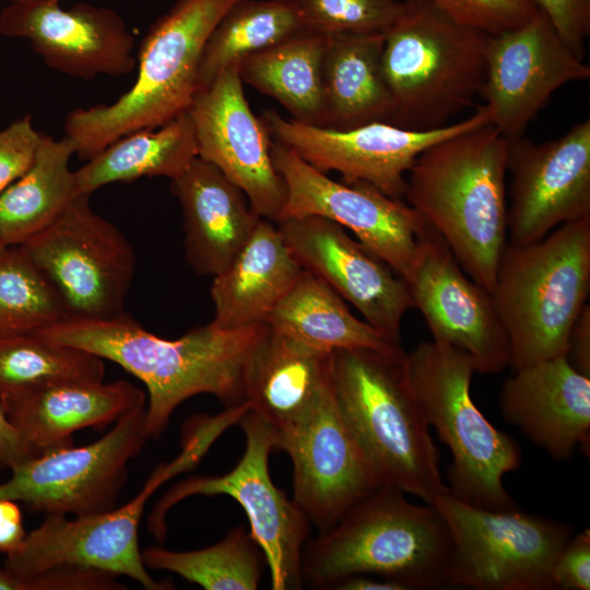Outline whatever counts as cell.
Returning a JSON list of instances; mask_svg holds the SVG:
<instances>
[{"mask_svg": "<svg viewBox=\"0 0 590 590\" xmlns=\"http://www.w3.org/2000/svg\"><path fill=\"white\" fill-rule=\"evenodd\" d=\"M170 190L181 208L186 261L196 273L215 276L229 266L261 217L240 188L200 157L170 180Z\"/></svg>", "mask_w": 590, "mask_h": 590, "instance_id": "cb8c5ba5", "label": "cell"}, {"mask_svg": "<svg viewBox=\"0 0 590 590\" xmlns=\"http://www.w3.org/2000/svg\"><path fill=\"white\" fill-rule=\"evenodd\" d=\"M0 590H27L25 583L17 576L8 571L4 567L0 569Z\"/></svg>", "mask_w": 590, "mask_h": 590, "instance_id": "bcb514c9", "label": "cell"}, {"mask_svg": "<svg viewBox=\"0 0 590 590\" xmlns=\"http://www.w3.org/2000/svg\"><path fill=\"white\" fill-rule=\"evenodd\" d=\"M0 34L27 39L47 67L73 78L123 76L137 68L134 37L108 7L9 3Z\"/></svg>", "mask_w": 590, "mask_h": 590, "instance_id": "7402d4cb", "label": "cell"}, {"mask_svg": "<svg viewBox=\"0 0 590 590\" xmlns=\"http://www.w3.org/2000/svg\"><path fill=\"white\" fill-rule=\"evenodd\" d=\"M266 326L314 350H390L393 342L356 318L345 300L324 281L303 270L268 315Z\"/></svg>", "mask_w": 590, "mask_h": 590, "instance_id": "f1b7e54d", "label": "cell"}, {"mask_svg": "<svg viewBox=\"0 0 590 590\" xmlns=\"http://www.w3.org/2000/svg\"><path fill=\"white\" fill-rule=\"evenodd\" d=\"M198 157L192 120L187 110L165 125L127 134L74 170L79 193L92 194L113 182L141 177L181 175Z\"/></svg>", "mask_w": 590, "mask_h": 590, "instance_id": "4dcf8cb0", "label": "cell"}, {"mask_svg": "<svg viewBox=\"0 0 590 590\" xmlns=\"http://www.w3.org/2000/svg\"><path fill=\"white\" fill-rule=\"evenodd\" d=\"M103 361L34 332L0 335V400L62 382L103 381Z\"/></svg>", "mask_w": 590, "mask_h": 590, "instance_id": "836d02e7", "label": "cell"}, {"mask_svg": "<svg viewBox=\"0 0 590 590\" xmlns=\"http://www.w3.org/2000/svg\"><path fill=\"white\" fill-rule=\"evenodd\" d=\"M385 34L382 69L393 101L390 123L434 130L473 105L486 74L491 35L459 23L429 0H404Z\"/></svg>", "mask_w": 590, "mask_h": 590, "instance_id": "52a82bcc", "label": "cell"}, {"mask_svg": "<svg viewBox=\"0 0 590 590\" xmlns=\"http://www.w3.org/2000/svg\"><path fill=\"white\" fill-rule=\"evenodd\" d=\"M509 140L487 123L424 150L406 175L408 204L491 294L507 244Z\"/></svg>", "mask_w": 590, "mask_h": 590, "instance_id": "7a4b0ae2", "label": "cell"}, {"mask_svg": "<svg viewBox=\"0 0 590 590\" xmlns=\"http://www.w3.org/2000/svg\"><path fill=\"white\" fill-rule=\"evenodd\" d=\"M333 590H404L400 585L370 575H354L338 582Z\"/></svg>", "mask_w": 590, "mask_h": 590, "instance_id": "f6af8a7d", "label": "cell"}, {"mask_svg": "<svg viewBox=\"0 0 590 590\" xmlns=\"http://www.w3.org/2000/svg\"><path fill=\"white\" fill-rule=\"evenodd\" d=\"M174 473L170 464L161 465L137 496L108 511L74 519L47 515L7 554L4 568L22 579L27 590H34L30 577L54 568L72 567L127 576L148 590L174 588L170 581H157L149 574L138 538L148 499Z\"/></svg>", "mask_w": 590, "mask_h": 590, "instance_id": "5bb4252c", "label": "cell"}, {"mask_svg": "<svg viewBox=\"0 0 590 590\" xmlns=\"http://www.w3.org/2000/svg\"><path fill=\"white\" fill-rule=\"evenodd\" d=\"M401 345L332 352L340 409L381 485L433 504L449 492Z\"/></svg>", "mask_w": 590, "mask_h": 590, "instance_id": "277c9868", "label": "cell"}, {"mask_svg": "<svg viewBox=\"0 0 590 590\" xmlns=\"http://www.w3.org/2000/svg\"><path fill=\"white\" fill-rule=\"evenodd\" d=\"M452 539L436 506L417 505L381 485L302 552L304 586L333 589L354 575L396 582L404 590L448 587Z\"/></svg>", "mask_w": 590, "mask_h": 590, "instance_id": "3957f363", "label": "cell"}, {"mask_svg": "<svg viewBox=\"0 0 590 590\" xmlns=\"http://www.w3.org/2000/svg\"><path fill=\"white\" fill-rule=\"evenodd\" d=\"M43 133L25 116L0 131V194L32 165Z\"/></svg>", "mask_w": 590, "mask_h": 590, "instance_id": "f35d334b", "label": "cell"}, {"mask_svg": "<svg viewBox=\"0 0 590 590\" xmlns=\"http://www.w3.org/2000/svg\"><path fill=\"white\" fill-rule=\"evenodd\" d=\"M52 284L70 318L125 312L137 256L126 236L79 194L47 227L20 245Z\"/></svg>", "mask_w": 590, "mask_h": 590, "instance_id": "8fae6325", "label": "cell"}, {"mask_svg": "<svg viewBox=\"0 0 590 590\" xmlns=\"http://www.w3.org/2000/svg\"><path fill=\"white\" fill-rule=\"evenodd\" d=\"M590 78V67L562 40L541 10L527 23L491 35L480 96L508 140L522 137L555 91Z\"/></svg>", "mask_w": 590, "mask_h": 590, "instance_id": "d6986e66", "label": "cell"}, {"mask_svg": "<svg viewBox=\"0 0 590 590\" xmlns=\"http://www.w3.org/2000/svg\"><path fill=\"white\" fill-rule=\"evenodd\" d=\"M271 138L327 174L344 182L365 181L385 194L402 199L406 175L417 156L449 137L489 123L483 105L468 118L434 130H411L385 121L350 129L305 125L274 110L261 117Z\"/></svg>", "mask_w": 590, "mask_h": 590, "instance_id": "9a60e30c", "label": "cell"}, {"mask_svg": "<svg viewBox=\"0 0 590 590\" xmlns=\"http://www.w3.org/2000/svg\"><path fill=\"white\" fill-rule=\"evenodd\" d=\"M385 34L330 36L323 60L326 127L389 122L393 101L382 69Z\"/></svg>", "mask_w": 590, "mask_h": 590, "instance_id": "83f0119b", "label": "cell"}, {"mask_svg": "<svg viewBox=\"0 0 590 590\" xmlns=\"http://www.w3.org/2000/svg\"><path fill=\"white\" fill-rule=\"evenodd\" d=\"M34 456L72 446V434L105 428L146 406L142 389L127 380L70 381L1 400Z\"/></svg>", "mask_w": 590, "mask_h": 590, "instance_id": "d4e9b609", "label": "cell"}, {"mask_svg": "<svg viewBox=\"0 0 590 590\" xmlns=\"http://www.w3.org/2000/svg\"><path fill=\"white\" fill-rule=\"evenodd\" d=\"M453 20L489 35L517 28L540 11L534 0H429Z\"/></svg>", "mask_w": 590, "mask_h": 590, "instance_id": "74e56055", "label": "cell"}, {"mask_svg": "<svg viewBox=\"0 0 590 590\" xmlns=\"http://www.w3.org/2000/svg\"><path fill=\"white\" fill-rule=\"evenodd\" d=\"M238 0H176L152 25L137 55L134 84L110 105L71 110L64 137L88 161L116 140L156 129L187 110L198 90L205 44Z\"/></svg>", "mask_w": 590, "mask_h": 590, "instance_id": "5b68a950", "label": "cell"}, {"mask_svg": "<svg viewBox=\"0 0 590 590\" xmlns=\"http://www.w3.org/2000/svg\"><path fill=\"white\" fill-rule=\"evenodd\" d=\"M330 36L304 30L238 63L243 82L280 102L292 119L326 127L323 60Z\"/></svg>", "mask_w": 590, "mask_h": 590, "instance_id": "f546056e", "label": "cell"}, {"mask_svg": "<svg viewBox=\"0 0 590 590\" xmlns=\"http://www.w3.org/2000/svg\"><path fill=\"white\" fill-rule=\"evenodd\" d=\"M406 284L413 308L423 315L433 341L467 353L477 373H500L509 366V341L492 294L463 271L442 237L427 224Z\"/></svg>", "mask_w": 590, "mask_h": 590, "instance_id": "ac0fdd59", "label": "cell"}, {"mask_svg": "<svg viewBox=\"0 0 590 590\" xmlns=\"http://www.w3.org/2000/svg\"><path fill=\"white\" fill-rule=\"evenodd\" d=\"M72 142L43 134L30 168L0 194V238L20 246L52 223L79 196Z\"/></svg>", "mask_w": 590, "mask_h": 590, "instance_id": "1f68e13d", "label": "cell"}, {"mask_svg": "<svg viewBox=\"0 0 590 590\" xmlns=\"http://www.w3.org/2000/svg\"><path fill=\"white\" fill-rule=\"evenodd\" d=\"M502 414L555 460L589 449L590 377L558 356L515 370L499 398Z\"/></svg>", "mask_w": 590, "mask_h": 590, "instance_id": "603a6c76", "label": "cell"}, {"mask_svg": "<svg viewBox=\"0 0 590 590\" xmlns=\"http://www.w3.org/2000/svg\"><path fill=\"white\" fill-rule=\"evenodd\" d=\"M507 170L508 243H534L564 223L590 215V119L547 142L524 135L509 140Z\"/></svg>", "mask_w": 590, "mask_h": 590, "instance_id": "ffe728a7", "label": "cell"}, {"mask_svg": "<svg viewBox=\"0 0 590 590\" xmlns=\"http://www.w3.org/2000/svg\"><path fill=\"white\" fill-rule=\"evenodd\" d=\"M8 246L2 241V239L0 238V258L5 253V251L8 250Z\"/></svg>", "mask_w": 590, "mask_h": 590, "instance_id": "c3c4849f", "label": "cell"}, {"mask_svg": "<svg viewBox=\"0 0 590 590\" xmlns=\"http://www.w3.org/2000/svg\"><path fill=\"white\" fill-rule=\"evenodd\" d=\"M590 291V215L529 244L508 243L492 292L515 370L566 356Z\"/></svg>", "mask_w": 590, "mask_h": 590, "instance_id": "8992f818", "label": "cell"}, {"mask_svg": "<svg viewBox=\"0 0 590 590\" xmlns=\"http://www.w3.org/2000/svg\"><path fill=\"white\" fill-rule=\"evenodd\" d=\"M332 353L267 330L246 376V404L278 440L304 422L332 387Z\"/></svg>", "mask_w": 590, "mask_h": 590, "instance_id": "484cf974", "label": "cell"}, {"mask_svg": "<svg viewBox=\"0 0 590 590\" xmlns=\"http://www.w3.org/2000/svg\"><path fill=\"white\" fill-rule=\"evenodd\" d=\"M406 364L423 414L452 456L447 472L449 493L484 509H517L503 480L519 468L521 452L473 402L470 389L475 367L471 357L430 341L409 353Z\"/></svg>", "mask_w": 590, "mask_h": 590, "instance_id": "ba28073f", "label": "cell"}, {"mask_svg": "<svg viewBox=\"0 0 590 590\" xmlns=\"http://www.w3.org/2000/svg\"><path fill=\"white\" fill-rule=\"evenodd\" d=\"M238 423L246 447L234 469L223 475H194L176 483L155 504L149 516V530L161 541L166 534L165 515L175 504L193 495H227L246 512L249 532L269 566L271 589H302L300 558L310 539V522L271 480L269 456L276 448L272 428L250 409L239 416Z\"/></svg>", "mask_w": 590, "mask_h": 590, "instance_id": "30bf717a", "label": "cell"}, {"mask_svg": "<svg viewBox=\"0 0 590 590\" xmlns=\"http://www.w3.org/2000/svg\"><path fill=\"white\" fill-rule=\"evenodd\" d=\"M566 357L571 366L590 377V306L586 305L574 322L568 337Z\"/></svg>", "mask_w": 590, "mask_h": 590, "instance_id": "7bdbcfd3", "label": "cell"}, {"mask_svg": "<svg viewBox=\"0 0 590 590\" xmlns=\"http://www.w3.org/2000/svg\"><path fill=\"white\" fill-rule=\"evenodd\" d=\"M26 535L16 502L0 497V553L14 551Z\"/></svg>", "mask_w": 590, "mask_h": 590, "instance_id": "ee69618b", "label": "cell"}, {"mask_svg": "<svg viewBox=\"0 0 590 590\" xmlns=\"http://www.w3.org/2000/svg\"><path fill=\"white\" fill-rule=\"evenodd\" d=\"M305 30L328 36L386 34L402 16L399 0H294Z\"/></svg>", "mask_w": 590, "mask_h": 590, "instance_id": "8d00e7d4", "label": "cell"}, {"mask_svg": "<svg viewBox=\"0 0 590 590\" xmlns=\"http://www.w3.org/2000/svg\"><path fill=\"white\" fill-rule=\"evenodd\" d=\"M562 40L580 59L590 35V0H534Z\"/></svg>", "mask_w": 590, "mask_h": 590, "instance_id": "ab89813d", "label": "cell"}, {"mask_svg": "<svg viewBox=\"0 0 590 590\" xmlns=\"http://www.w3.org/2000/svg\"><path fill=\"white\" fill-rule=\"evenodd\" d=\"M275 224L304 270L352 304L375 330L400 343L402 319L413 305L406 282L387 262L322 216Z\"/></svg>", "mask_w": 590, "mask_h": 590, "instance_id": "44dd1931", "label": "cell"}, {"mask_svg": "<svg viewBox=\"0 0 590 590\" xmlns=\"http://www.w3.org/2000/svg\"><path fill=\"white\" fill-rule=\"evenodd\" d=\"M552 579L554 589H590V530L573 534L557 556Z\"/></svg>", "mask_w": 590, "mask_h": 590, "instance_id": "60d3db41", "label": "cell"}, {"mask_svg": "<svg viewBox=\"0 0 590 590\" xmlns=\"http://www.w3.org/2000/svg\"><path fill=\"white\" fill-rule=\"evenodd\" d=\"M303 270L276 224L261 217L229 266L213 276L211 322L226 330L263 324Z\"/></svg>", "mask_w": 590, "mask_h": 590, "instance_id": "4316f807", "label": "cell"}, {"mask_svg": "<svg viewBox=\"0 0 590 590\" xmlns=\"http://www.w3.org/2000/svg\"><path fill=\"white\" fill-rule=\"evenodd\" d=\"M238 63L222 70L198 90L187 111L192 120L198 157L219 168L240 188L251 209L276 222L286 189L271 158L272 138L249 107Z\"/></svg>", "mask_w": 590, "mask_h": 590, "instance_id": "2e32d148", "label": "cell"}, {"mask_svg": "<svg viewBox=\"0 0 590 590\" xmlns=\"http://www.w3.org/2000/svg\"><path fill=\"white\" fill-rule=\"evenodd\" d=\"M304 30L294 0H238L226 11L205 44L198 90L209 86L225 68Z\"/></svg>", "mask_w": 590, "mask_h": 590, "instance_id": "d6a6232c", "label": "cell"}, {"mask_svg": "<svg viewBox=\"0 0 590 590\" xmlns=\"http://www.w3.org/2000/svg\"><path fill=\"white\" fill-rule=\"evenodd\" d=\"M9 3L16 4H46V3H59L60 0H7Z\"/></svg>", "mask_w": 590, "mask_h": 590, "instance_id": "7dc6e473", "label": "cell"}, {"mask_svg": "<svg viewBox=\"0 0 590 590\" xmlns=\"http://www.w3.org/2000/svg\"><path fill=\"white\" fill-rule=\"evenodd\" d=\"M32 457L34 453L10 421L0 400V468L11 470Z\"/></svg>", "mask_w": 590, "mask_h": 590, "instance_id": "b9f144b4", "label": "cell"}, {"mask_svg": "<svg viewBox=\"0 0 590 590\" xmlns=\"http://www.w3.org/2000/svg\"><path fill=\"white\" fill-rule=\"evenodd\" d=\"M452 539L448 585L474 590H554L555 560L573 528L538 515L472 506L449 492L432 504Z\"/></svg>", "mask_w": 590, "mask_h": 590, "instance_id": "9c48e42d", "label": "cell"}, {"mask_svg": "<svg viewBox=\"0 0 590 590\" xmlns=\"http://www.w3.org/2000/svg\"><path fill=\"white\" fill-rule=\"evenodd\" d=\"M271 158L286 189L278 221L304 215L328 219L354 234L405 282L411 279L426 228L415 210L368 182L335 181L273 139Z\"/></svg>", "mask_w": 590, "mask_h": 590, "instance_id": "7c38bea8", "label": "cell"}, {"mask_svg": "<svg viewBox=\"0 0 590 590\" xmlns=\"http://www.w3.org/2000/svg\"><path fill=\"white\" fill-rule=\"evenodd\" d=\"M293 464V500L318 533L331 529L381 483L351 430L334 386L310 415L278 440Z\"/></svg>", "mask_w": 590, "mask_h": 590, "instance_id": "e0dca14e", "label": "cell"}, {"mask_svg": "<svg viewBox=\"0 0 590 590\" xmlns=\"http://www.w3.org/2000/svg\"><path fill=\"white\" fill-rule=\"evenodd\" d=\"M266 323L226 330L210 322L175 340L151 333L126 311L108 319L68 318L34 333L108 359L148 390L145 426L160 437L191 397L214 396L226 409L246 404V376Z\"/></svg>", "mask_w": 590, "mask_h": 590, "instance_id": "6da1fadb", "label": "cell"}, {"mask_svg": "<svg viewBox=\"0 0 590 590\" xmlns=\"http://www.w3.org/2000/svg\"><path fill=\"white\" fill-rule=\"evenodd\" d=\"M145 409L121 417L94 442L43 452L14 467L0 483V497L46 515L84 516L115 508L130 461L150 439Z\"/></svg>", "mask_w": 590, "mask_h": 590, "instance_id": "4fadbf2b", "label": "cell"}, {"mask_svg": "<svg viewBox=\"0 0 590 590\" xmlns=\"http://www.w3.org/2000/svg\"><path fill=\"white\" fill-rule=\"evenodd\" d=\"M146 568L174 573L205 590H256L264 555L243 527L220 542L194 551L150 546L141 551Z\"/></svg>", "mask_w": 590, "mask_h": 590, "instance_id": "e575fe53", "label": "cell"}, {"mask_svg": "<svg viewBox=\"0 0 590 590\" xmlns=\"http://www.w3.org/2000/svg\"><path fill=\"white\" fill-rule=\"evenodd\" d=\"M70 318L59 294L20 246L0 258V335L33 333Z\"/></svg>", "mask_w": 590, "mask_h": 590, "instance_id": "d590c367", "label": "cell"}]
</instances>
